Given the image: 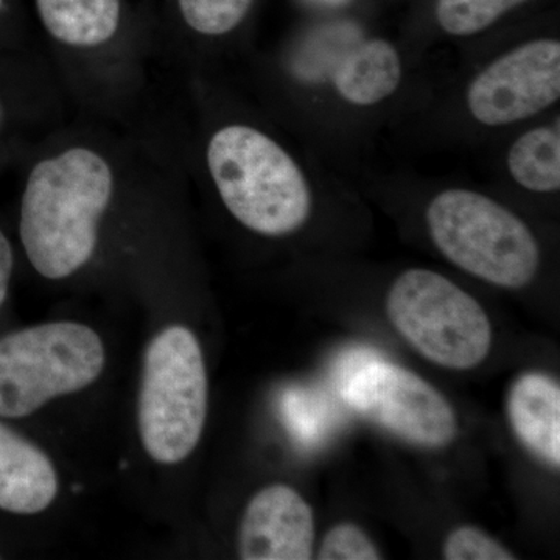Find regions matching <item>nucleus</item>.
Here are the masks:
<instances>
[{
  "mask_svg": "<svg viewBox=\"0 0 560 560\" xmlns=\"http://www.w3.org/2000/svg\"><path fill=\"white\" fill-rule=\"evenodd\" d=\"M167 145L151 125L124 127L73 113L18 162V237L40 278L90 267L110 217L142 194Z\"/></svg>",
  "mask_w": 560,
  "mask_h": 560,
  "instance_id": "1",
  "label": "nucleus"
},
{
  "mask_svg": "<svg viewBox=\"0 0 560 560\" xmlns=\"http://www.w3.org/2000/svg\"><path fill=\"white\" fill-rule=\"evenodd\" d=\"M35 9L73 113L124 127L153 116L167 72L160 44L131 31L125 0H35Z\"/></svg>",
  "mask_w": 560,
  "mask_h": 560,
  "instance_id": "2",
  "label": "nucleus"
},
{
  "mask_svg": "<svg viewBox=\"0 0 560 560\" xmlns=\"http://www.w3.org/2000/svg\"><path fill=\"white\" fill-rule=\"evenodd\" d=\"M191 135L165 110L164 130L180 168H198L221 206L245 230L289 237L307 223V176L275 136L245 120L209 125Z\"/></svg>",
  "mask_w": 560,
  "mask_h": 560,
  "instance_id": "3",
  "label": "nucleus"
},
{
  "mask_svg": "<svg viewBox=\"0 0 560 560\" xmlns=\"http://www.w3.org/2000/svg\"><path fill=\"white\" fill-rule=\"evenodd\" d=\"M209 383L197 335L168 326L147 346L138 400L140 441L151 459L183 463L200 444Z\"/></svg>",
  "mask_w": 560,
  "mask_h": 560,
  "instance_id": "4",
  "label": "nucleus"
},
{
  "mask_svg": "<svg viewBox=\"0 0 560 560\" xmlns=\"http://www.w3.org/2000/svg\"><path fill=\"white\" fill-rule=\"evenodd\" d=\"M427 224L445 259L492 285L523 289L539 271L540 246L529 228L478 191H441L427 209Z\"/></svg>",
  "mask_w": 560,
  "mask_h": 560,
  "instance_id": "5",
  "label": "nucleus"
},
{
  "mask_svg": "<svg viewBox=\"0 0 560 560\" xmlns=\"http://www.w3.org/2000/svg\"><path fill=\"white\" fill-rule=\"evenodd\" d=\"M97 331L55 320L0 338V418L22 419L47 401L88 388L105 370Z\"/></svg>",
  "mask_w": 560,
  "mask_h": 560,
  "instance_id": "6",
  "label": "nucleus"
},
{
  "mask_svg": "<svg viewBox=\"0 0 560 560\" xmlns=\"http://www.w3.org/2000/svg\"><path fill=\"white\" fill-rule=\"evenodd\" d=\"M389 320L412 349L447 370H474L488 359L492 326L480 302L440 272L412 268L393 283Z\"/></svg>",
  "mask_w": 560,
  "mask_h": 560,
  "instance_id": "7",
  "label": "nucleus"
},
{
  "mask_svg": "<svg viewBox=\"0 0 560 560\" xmlns=\"http://www.w3.org/2000/svg\"><path fill=\"white\" fill-rule=\"evenodd\" d=\"M346 404L399 440L440 451L458 436L451 401L415 372L386 360H371L350 371L342 385Z\"/></svg>",
  "mask_w": 560,
  "mask_h": 560,
  "instance_id": "8",
  "label": "nucleus"
},
{
  "mask_svg": "<svg viewBox=\"0 0 560 560\" xmlns=\"http://www.w3.org/2000/svg\"><path fill=\"white\" fill-rule=\"evenodd\" d=\"M72 114L43 49L0 50V178Z\"/></svg>",
  "mask_w": 560,
  "mask_h": 560,
  "instance_id": "9",
  "label": "nucleus"
},
{
  "mask_svg": "<svg viewBox=\"0 0 560 560\" xmlns=\"http://www.w3.org/2000/svg\"><path fill=\"white\" fill-rule=\"evenodd\" d=\"M560 97V43L536 39L490 62L471 80L466 102L470 116L486 127L529 119Z\"/></svg>",
  "mask_w": 560,
  "mask_h": 560,
  "instance_id": "10",
  "label": "nucleus"
},
{
  "mask_svg": "<svg viewBox=\"0 0 560 560\" xmlns=\"http://www.w3.org/2000/svg\"><path fill=\"white\" fill-rule=\"evenodd\" d=\"M315 547L311 504L287 485H271L250 499L238 526L243 560H308Z\"/></svg>",
  "mask_w": 560,
  "mask_h": 560,
  "instance_id": "11",
  "label": "nucleus"
},
{
  "mask_svg": "<svg viewBox=\"0 0 560 560\" xmlns=\"http://www.w3.org/2000/svg\"><path fill=\"white\" fill-rule=\"evenodd\" d=\"M60 489L57 469L46 452L0 423V510L40 514Z\"/></svg>",
  "mask_w": 560,
  "mask_h": 560,
  "instance_id": "12",
  "label": "nucleus"
},
{
  "mask_svg": "<svg viewBox=\"0 0 560 560\" xmlns=\"http://www.w3.org/2000/svg\"><path fill=\"white\" fill-rule=\"evenodd\" d=\"M508 418L523 447L552 469L560 466V388L541 372H525L508 393Z\"/></svg>",
  "mask_w": 560,
  "mask_h": 560,
  "instance_id": "13",
  "label": "nucleus"
},
{
  "mask_svg": "<svg viewBox=\"0 0 560 560\" xmlns=\"http://www.w3.org/2000/svg\"><path fill=\"white\" fill-rule=\"evenodd\" d=\"M404 66L399 51L385 39L359 40L331 69V83L342 101L355 106L377 105L400 86Z\"/></svg>",
  "mask_w": 560,
  "mask_h": 560,
  "instance_id": "14",
  "label": "nucleus"
},
{
  "mask_svg": "<svg viewBox=\"0 0 560 560\" xmlns=\"http://www.w3.org/2000/svg\"><path fill=\"white\" fill-rule=\"evenodd\" d=\"M508 171L523 189L552 194L560 187L559 119L526 131L512 143Z\"/></svg>",
  "mask_w": 560,
  "mask_h": 560,
  "instance_id": "15",
  "label": "nucleus"
},
{
  "mask_svg": "<svg viewBox=\"0 0 560 560\" xmlns=\"http://www.w3.org/2000/svg\"><path fill=\"white\" fill-rule=\"evenodd\" d=\"M254 0H175L180 27L197 43L228 38L248 18Z\"/></svg>",
  "mask_w": 560,
  "mask_h": 560,
  "instance_id": "16",
  "label": "nucleus"
},
{
  "mask_svg": "<svg viewBox=\"0 0 560 560\" xmlns=\"http://www.w3.org/2000/svg\"><path fill=\"white\" fill-rule=\"evenodd\" d=\"M526 0H438L436 18L452 36L477 35Z\"/></svg>",
  "mask_w": 560,
  "mask_h": 560,
  "instance_id": "17",
  "label": "nucleus"
},
{
  "mask_svg": "<svg viewBox=\"0 0 560 560\" xmlns=\"http://www.w3.org/2000/svg\"><path fill=\"white\" fill-rule=\"evenodd\" d=\"M319 560H378L377 545L355 523H338L327 530L318 550Z\"/></svg>",
  "mask_w": 560,
  "mask_h": 560,
  "instance_id": "18",
  "label": "nucleus"
},
{
  "mask_svg": "<svg viewBox=\"0 0 560 560\" xmlns=\"http://www.w3.org/2000/svg\"><path fill=\"white\" fill-rule=\"evenodd\" d=\"M442 555L447 560H514L506 547L474 526L453 529L444 541Z\"/></svg>",
  "mask_w": 560,
  "mask_h": 560,
  "instance_id": "19",
  "label": "nucleus"
},
{
  "mask_svg": "<svg viewBox=\"0 0 560 560\" xmlns=\"http://www.w3.org/2000/svg\"><path fill=\"white\" fill-rule=\"evenodd\" d=\"M14 265H16V256H14L13 243L0 224V311L9 296Z\"/></svg>",
  "mask_w": 560,
  "mask_h": 560,
  "instance_id": "20",
  "label": "nucleus"
},
{
  "mask_svg": "<svg viewBox=\"0 0 560 560\" xmlns=\"http://www.w3.org/2000/svg\"><path fill=\"white\" fill-rule=\"evenodd\" d=\"M9 0H0V50H18L31 47L27 39L10 22Z\"/></svg>",
  "mask_w": 560,
  "mask_h": 560,
  "instance_id": "21",
  "label": "nucleus"
},
{
  "mask_svg": "<svg viewBox=\"0 0 560 560\" xmlns=\"http://www.w3.org/2000/svg\"><path fill=\"white\" fill-rule=\"evenodd\" d=\"M315 2L323 3V5H342V3L348 2V0H315Z\"/></svg>",
  "mask_w": 560,
  "mask_h": 560,
  "instance_id": "22",
  "label": "nucleus"
}]
</instances>
